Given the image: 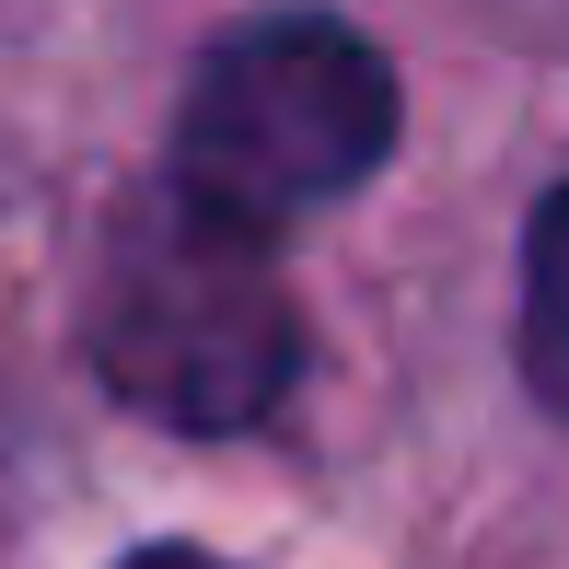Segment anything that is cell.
Returning <instances> with one entry per match:
<instances>
[{"mask_svg":"<svg viewBox=\"0 0 569 569\" xmlns=\"http://www.w3.org/2000/svg\"><path fill=\"white\" fill-rule=\"evenodd\" d=\"M291 360H302V326H291V291H279L256 232L187 210L174 187L128 198L106 279H93V372L140 419L256 430L291 396Z\"/></svg>","mask_w":569,"mask_h":569,"instance_id":"1","label":"cell"},{"mask_svg":"<svg viewBox=\"0 0 569 569\" xmlns=\"http://www.w3.org/2000/svg\"><path fill=\"white\" fill-rule=\"evenodd\" d=\"M396 151V70L338 12H256L198 59L174 117V198L268 244Z\"/></svg>","mask_w":569,"mask_h":569,"instance_id":"2","label":"cell"},{"mask_svg":"<svg viewBox=\"0 0 569 569\" xmlns=\"http://www.w3.org/2000/svg\"><path fill=\"white\" fill-rule=\"evenodd\" d=\"M523 372L547 407H569V187L535 210V244H523Z\"/></svg>","mask_w":569,"mask_h":569,"instance_id":"3","label":"cell"},{"mask_svg":"<svg viewBox=\"0 0 569 569\" xmlns=\"http://www.w3.org/2000/svg\"><path fill=\"white\" fill-rule=\"evenodd\" d=\"M128 569H221V558H198V547H140Z\"/></svg>","mask_w":569,"mask_h":569,"instance_id":"4","label":"cell"}]
</instances>
